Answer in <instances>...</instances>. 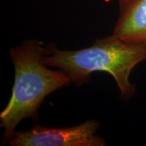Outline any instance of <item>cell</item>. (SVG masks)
I'll return each instance as SVG.
<instances>
[{
  "instance_id": "6da1fadb",
  "label": "cell",
  "mask_w": 146,
  "mask_h": 146,
  "mask_svg": "<svg viewBox=\"0 0 146 146\" xmlns=\"http://www.w3.org/2000/svg\"><path fill=\"white\" fill-rule=\"evenodd\" d=\"M51 52L36 40L25 41L10 50L14 66V83L10 102L0 114L4 129L3 142L14 135L17 125L25 118L36 120L43 100L54 91L72 81L62 70H53L43 63V57Z\"/></svg>"
},
{
  "instance_id": "7a4b0ae2",
  "label": "cell",
  "mask_w": 146,
  "mask_h": 146,
  "mask_svg": "<svg viewBox=\"0 0 146 146\" xmlns=\"http://www.w3.org/2000/svg\"><path fill=\"white\" fill-rule=\"evenodd\" d=\"M43 60L47 67L62 70L77 85L88 81L94 72L109 73L116 81L121 96L128 98L135 91L129 76L137 64L146 60V43H128L112 35L79 50L61 51L52 47Z\"/></svg>"
},
{
  "instance_id": "3957f363",
  "label": "cell",
  "mask_w": 146,
  "mask_h": 146,
  "mask_svg": "<svg viewBox=\"0 0 146 146\" xmlns=\"http://www.w3.org/2000/svg\"><path fill=\"white\" fill-rule=\"evenodd\" d=\"M100 125L97 120L63 128L36 125L31 130L15 133L9 143L12 146H104L106 142L96 134Z\"/></svg>"
},
{
  "instance_id": "277c9868",
  "label": "cell",
  "mask_w": 146,
  "mask_h": 146,
  "mask_svg": "<svg viewBox=\"0 0 146 146\" xmlns=\"http://www.w3.org/2000/svg\"><path fill=\"white\" fill-rule=\"evenodd\" d=\"M113 35L125 42L146 43V0H119Z\"/></svg>"
}]
</instances>
